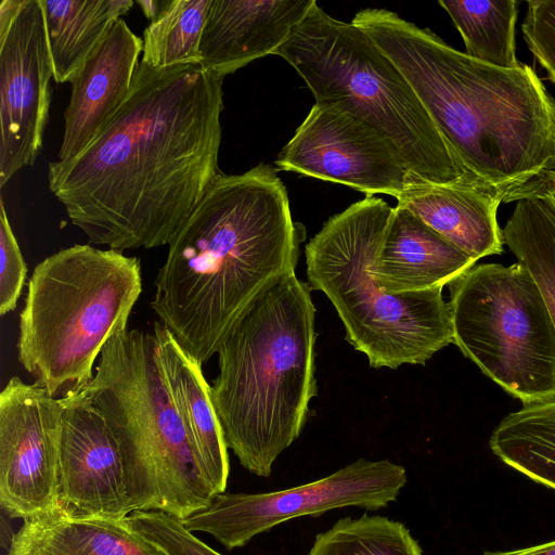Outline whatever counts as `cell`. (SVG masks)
<instances>
[{
  "label": "cell",
  "instance_id": "obj_28",
  "mask_svg": "<svg viewBox=\"0 0 555 555\" xmlns=\"http://www.w3.org/2000/svg\"><path fill=\"white\" fill-rule=\"evenodd\" d=\"M27 266L11 228L3 197L0 201V314L16 308L26 283Z\"/></svg>",
  "mask_w": 555,
  "mask_h": 555
},
{
  "label": "cell",
  "instance_id": "obj_13",
  "mask_svg": "<svg viewBox=\"0 0 555 555\" xmlns=\"http://www.w3.org/2000/svg\"><path fill=\"white\" fill-rule=\"evenodd\" d=\"M62 400L13 376L0 392V503L13 518L55 511Z\"/></svg>",
  "mask_w": 555,
  "mask_h": 555
},
{
  "label": "cell",
  "instance_id": "obj_2",
  "mask_svg": "<svg viewBox=\"0 0 555 555\" xmlns=\"http://www.w3.org/2000/svg\"><path fill=\"white\" fill-rule=\"evenodd\" d=\"M351 23L397 65L478 184L503 203L539 195L555 169V99L532 67L482 63L386 9Z\"/></svg>",
  "mask_w": 555,
  "mask_h": 555
},
{
  "label": "cell",
  "instance_id": "obj_5",
  "mask_svg": "<svg viewBox=\"0 0 555 555\" xmlns=\"http://www.w3.org/2000/svg\"><path fill=\"white\" fill-rule=\"evenodd\" d=\"M275 54L301 76L317 105L354 115L389 139L417 179L491 193L464 170L404 75L358 26L314 2Z\"/></svg>",
  "mask_w": 555,
  "mask_h": 555
},
{
  "label": "cell",
  "instance_id": "obj_4",
  "mask_svg": "<svg viewBox=\"0 0 555 555\" xmlns=\"http://www.w3.org/2000/svg\"><path fill=\"white\" fill-rule=\"evenodd\" d=\"M314 317L311 287L287 273L259 293L217 350L211 400L228 448L257 476L271 475L307 421L317 393Z\"/></svg>",
  "mask_w": 555,
  "mask_h": 555
},
{
  "label": "cell",
  "instance_id": "obj_16",
  "mask_svg": "<svg viewBox=\"0 0 555 555\" xmlns=\"http://www.w3.org/2000/svg\"><path fill=\"white\" fill-rule=\"evenodd\" d=\"M314 0H212L199 65L221 77L275 54Z\"/></svg>",
  "mask_w": 555,
  "mask_h": 555
},
{
  "label": "cell",
  "instance_id": "obj_8",
  "mask_svg": "<svg viewBox=\"0 0 555 555\" xmlns=\"http://www.w3.org/2000/svg\"><path fill=\"white\" fill-rule=\"evenodd\" d=\"M82 388L111 426L122 456L133 512L160 511L180 519L216 495L172 404L153 333L117 332Z\"/></svg>",
  "mask_w": 555,
  "mask_h": 555
},
{
  "label": "cell",
  "instance_id": "obj_31",
  "mask_svg": "<svg viewBox=\"0 0 555 555\" xmlns=\"http://www.w3.org/2000/svg\"><path fill=\"white\" fill-rule=\"evenodd\" d=\"M535 198L546 201L555 211V169L550 173L543 188Z\"/></svg>",
  "mask_w": 555,
  "mask_h": 555
},
{
  "label": "cell",
  "instance_id": "obj_30",
  "mask_svg": "<svg viewBox=\"0 0 555 555\" xmlns=\"http://www.w3.org/2000/svg\"><path fill=\"white\" fill-rule=\"evenodd\" d=\"M483 555H555V541L513 551L486 552Z\"/></svg>",
  "mask_w": 555,
  "mask_h": 555
},
{
  "label": "cell",
  "instance_id": "obj_21",
  "mask_svg": "<svg viewBox=\"0 0 555 555\" xmlns=\"http://www.w3.org/2000/svg\"><path fill=\"white\" fill-rule=\"evenodd\" d=\"M53 80L69 82L132 0H40Z\"/></svg>",
  "mask_w": 555,
  "mask_h": 555
},
{
  "label": "cell",
  "instance_id": "obj_11",
  "mask_svg": "<svg viewBox=\"0 0 555 555\" xmlns=\"http://www.w3.org/2000/svg\"><path fill=\"white\" fill-rule=\"evenodd\" d=\"M53 67L40 0L0 2V188L42 147Z\"/></svg>",
  "mask_w": 555,
  "mask_h": 555
},
{
  "label": "cell",
  "instance_id": "obj_23",
  "mask_svg": "<svg viewBox=\"0 0 555 555\" xmlns=\"http://www.w3.org/2000/svg\"><path fill=\"white\" fill-rule=\"evenodd\" d=\"M438 3L460 31L469 57L502 68L522 66L515 54L517 1L440 0Z\"/></svg>",
  "mask_w": 555,
  "mask_h": 555
},
{
  "label": "cell",
  "instance_id": "obj_18",
  "mask_svg": "<svg viewBox=\"0 0 555 555\" xmlns=\"http://www.w3.org/2000/svg\"><path fill=\"white\" fill-rule=\"evenodd\" d=\"M153 334L166 388L194 454L215 493H223L229 476V448L211 400L210 385L202 365L159 321L154 324Z\"/></svg>",
  "mask_w": 555,
  "mask_h": 555
},
{
  "label": "cell",
  "instance_id": "obj_20",
  "mask_svg": "<svg viewBox=\"0 0 555 555\" xmlns=\"http://www.w3.org/2000/svg\"><path fill=\"white\" fill-rule=\"evenodd\" d=\"M7 555H165L125 519L73 518L55 511L24 519Z\"/></svg>",
  "mask_w": 555,
  "mask_h": 555
},
{
  "label": "cell",
  "instance_id": "obj_10",
  "mask_svg": "<svg viewBox=\"0 0 555 555\" xmlns=\"http://www.w3.org/2000/svg\"><path fill=\"white\" fill-rule=\"evenodd\" d=\"M406 483L405 468L388 460L356 462L319 480L264 493H219L184 519L190 531L211 534L228 550L300 516L358 506L370 511L395 501Z\"/></svg>",
  "mask_w": 555,
  "mask_h": 555
},
{
  "label": "cell",
  "instance_id": "obj_27",
  "mask_svg": "<svg viewBox=\"0 0 555 555\" xmlns=\"http://www.w3.org/2000/svg\"><path fill=\"white\" fill-rule=\"evenodd\" d=\"M165 555H221L197 539L182 519L160 511H137L124 518Z\"/></svg>",
  "mask_w": 555,
  "mask_h": 555
},
{
  "label": "cell",
  "instance_id": "obj_22",
  "mask_svg": "<svg viewBox=\"0 0 555 555\" xmlns=\"http://www.w3.org/2000/svg\"><path fill=\"white\" fill-rule=\"evenodd\" d=\"M489 446L507 466L555 490V396L522 403L507 414Z\"/></svg>",
  "mask_w": 555,
  "mask_h": 555
},
{
  "label": "cell",
  "instance_id": "obj_15",
  "mask_svg": "<svg viewBox=\"0 0 555 555\" xmlns=\"http://www.w3.org/2000/svg\"><path fill=\"white\" fill-rule=\"evenodd\" d=\"M142 50L143 40L119 18L76 70L57 160L78 156L108 125L130 90Z\"/></svg>",
  "mask_w": 555,
  "mask_h": 555
},
{
  "label": "cell",
  "instance_id": "obj_24",
  "mask_svg": "<svg viewBox=\"0 0 555 555\" xmlns=\"http://www.w3.org/2000/svg\"><path fill=\"white\" fill-rule=\"evenodd\" d=\"M502 232L504 244L535 282L555 326V211L544 199H520Z\"/></svg>",
  "mask_w": 555,
  "mask_h": 555
},
{
  "label": "cell",
  "instance_id": "obj_32",
  "mask_svg": "<svg viewBox=\"0 0 555 555\" xmlns=\"http://www.w3.org/2000/svg\"><path fill=\"white\" fill-rule=\"evenodd\" d=\"M165 1L166 0H139L138 4L140 5L145 17L152 22L160 13Z\"/></svg>",
  "mask_w": 555,
  "mask_h": 555
},
{
  "label": "cell",
  "instance_id": "obj_17",
  "mask_svg": "<svg viewBox=\"0 0 555 555\" xmlns=\"http://www.w3.org/2000/svg\"><path fill=\"white\" fill-rule=\"evenodd\" d=\"M475 264L413 212L397 205L370 270L385 292L403 295L443 288Z\"/></svg>",
  "mask_w": 555,
  "mask_h": 555
},
{
  "label": "cell",
  "instance_id": "obj_25",
  "mask_svg": "<svg viewBox=\"0 0 555 555\" xmlns=\"http://www.w3.org/2000/svg\"><path fill=\"white\" fill-rule=\"evenodd\" d=\"M212 0H166L143 30L141 63L153 68L199 65V46Z\"/></svg>",
  "mask_w": 555,
  "mask_h": 555
},
{
  "label": "cell",
  "instance_id": "obj_29",
  "mask_svg": "<svg viewBox=\"0 0 555 555\" xmlns=\"http://www.w3.org/2000/svg\"><path fill=\"white\" fill-rule=\"evenodd\" d=\"M524 39L555 83V0H530L521 25Z\"/></svg>",
  "mask_w": 555,
  "mask_h": 555
},
{
  "label": "cell",
  "instance_id": "obj_3",
  "mask_svg": "<svg viewBox=\"0 0 555 555\" xmlns=\"http://www.w3.org/2000/svg\"><path fill=\"white\" fill-rule=\"evenodd\" d=\"M305 238L272 167L220 173L169 242L151 307L203 365L259 293L295 272Z\"/></svg>",
  "mask_w": 555,
  "mask_h": 555
},
{
  "label": "cell",
  "instance_id": "obj_6",
  "mask_svg": "<svg viewBox=\"0 0 555 555\" xmlns=\"http://www.w3.org/2000/svg\"><path fill=\"white\" fill-rule=\"evenodd\" d=\"M392 210L366 195L330 218L305 248L309 286L327 296L346 340L373 369L424 365L453 340L443 288L393 295L373 278L370 267Z\"/></svg>",
  "mask_w": 555,
  "mask_h": 555
},
{
  "label": "cell",
  "instance_id": "obj_19",
  "mask_svg": "<svg viewBox=\"0 0 555 555\" xmlns=\"http://www.w3.org/2000/svg\"><path fill=\"white\" fill-rule=\"evenodd\" d=\"M442 237L476 262L504 251L495 195L464 184L410 183L397 198Z\"/></svg>",
  "mask_w": 555,
  "mask_h": 555
},
{
  "label": "cell",
  "instance_id": "obj_14",
  "mask_svg": "<svg viewBox=\"0 0 555 555\" xmlns=\"http://www.w3.org/2000/svg\"><path fill=\"white\" fill-rule=\"evenodd\" d=\"M61 400L55 512L73 518H126L132 509L111 426L82 389H70Z\"/></svg>",
  "mask_w": 555,
  "mask_h": 555
},
{
  "label": "cell",
  "instance_id": "obj_1",
  "mask_svg": "<svg viewBox=\"0 0 555 555\" xmlns=\"http://www.w3.org/2000/svg\"><path fill=\"white\" fill-rule=\"evenodd\" d=\"M223 77L139 63L108 125L78 156L49 164V189L89 243L168 245L220 175Z\"/></svg>",
  "mask_w": 555,
  "mask_h": 555
},
{
  "label": "cell",
  "instance_id": "obj_26",
  "mask_svg": "<svg viewBox=\"0 0 555 555\" xmlns=\"http://www.w3.org/2000/svg\"><path fill=\"white\" fill-rule=\"evenodd\" d=\"M308 555H423L400 521L367 514L343 518L315 537Z\"/></svg>",
  "mask_w": 555,
  "mask_h": 555
},
{
  "label": "cell",
  "instance_id": "obj_7",
  "mask_svg": "<svg viewBox=\"0 0 555 555\" xmlns=\"http://www.w3.org/2000/svg\"><path fill=\"white\" fill-rule=\"evenodd\" d=\"M141 292L137 257L89 244L52 254L28 282L18 323L20 363L54 397L62 389L81 390L106 343L127 330Z\"/></svg>",
  "mask_w": 555,
  "mask_h": 555
},
{
  "label": "cell",
  "instance_id": "obj_12",
  "mask_svg": "<svg viewBox=\"0 0 555 555\" xmlns=\"http://www.w3.org/2000/svg\"><path fill=\"white\" fill-rule=\"evenodd\" d=\"M276 170L398 198L414 177L380 131L335 107L314 104L280 152Z\"/></svg>",
  "mask_w": 555,
  "mask_h": 555
},
{
  "label": "cell",
  "instance_id": "obj_9",
  "mask_svg": "<svg viewBox=\"0 0 555 555\" xmlns=\"http://www.w3.org/2000/svg\"><path fill=\"white\" fill-rule=\"evenodd\" d=\"M449 288L462 353L522 403L555 396V326L528 270L475 264Z\"/></svg>",
  "mask_w": 555,
  "mask_h": 555
}]
</instances>
